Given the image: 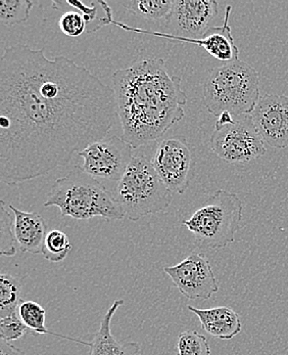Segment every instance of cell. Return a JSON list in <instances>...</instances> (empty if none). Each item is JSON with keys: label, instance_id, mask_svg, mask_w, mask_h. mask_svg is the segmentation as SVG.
<instances>
[{"label": "cell", "instance_id": "1", "mask_svg": "<svg viewBox=\"0 0 288 355\" xmlns=\"http://www.w3.org/2000/svg\"><path fill=\"white\" fill-rule=\"evenodd\" d=\"M119 120L115 90L87 68L17 44L0 61V180L18 186L71 162Z\"/></svg>", "mask_w": 288, "mask_h": 355}, {"label": "cell", "instance_id": "2", "mask_svg": "<svg viewBox=\"0 0 288 355\" xmlns=\"http://www.w3.org/2000/svg\"><path fill=\"white\" fill-rule=\"evenodd\" d=\"M122 139L134 150L164 137L186 116L188 98L181 78L171 76L161 58H138L111 76Z\"/></svg>", "mask_w": 288, "mask_h": 355}, {"label": "cell", "instance_id": "3", "mask_svg": "<svg viewBox=\"0 0 288 355\" xmlns=\"http://www.w3.org/2000/svg\"><path fill=\"white\" fill-rule=\"evenodd\" d=\"M44 206H55L61 210L62 217L70 216L77 220L93 217L122 220L125 217L113 193L78 165L53 182Z\"/></svg>", "mask_w": 288, "mask_h": 355}, {"label": "cell", "instance_id": "4", "mask_svg": "<svg viewBox=\"0 0 288 355\" xmlns=\"http://www.w3.org/2000/svg\"><path fill=\"white\" fill-rule=\"evenodd\" d=\"M260 98L259 73L240 60L213 69L204 83V105L217 118L224 112L249 115Z\"/></svg>", "mask_w": 288, "mask_h": 355}, {"label": "cell", "instance_id": "5", "mask_svg": "<svg viewBox=\"0 0 288 355\" xmlns=\"http://www.w3.org/2000/svg\"><path fill=\"white\" fill-rule=\"evenodd\" d=\"M173 195L152 160L143 156L133 157L113 191L114 199L131 221L165 211L171 205Z\"/></svg>", "mask_w": 288, "mask_h": 355}, {"label": "cell", "instance_id": "6", "mask_svg": "<svg viewBox=\"0 0 288 355\" xmlns=\"http://www.w3.org/2000/svg\"><path fill=\"white\" fill-rule=\"evenodd\" d=\"M242 215L244 205L240 197L219 189L183 221V225L193 234L197 246L218 250L233 244Z\"/></svg>", "mask_w": 288, "mask_h": 355}, {"label": "cell", "instance_id": "7", "mask_svg": "<svg viewBox=\"0 0 288 355\" xmlns=\"http://www.w3.org/2000/svg\"><path fill=\"white\" fill-rule=\"evenodd\" d=\"M210 148L218 158L229 164L249 162L266 154L265 141L251 115L235 117L232 123L225 125L215 124Z\"/></svg>", "mask_w": 288, "mask_h": 355}, {"label": "cell", "instance_id": "8", "mask_svg": "<svg viewBox=\"0 0 288 355\" xmlns=\"http://www.w3.org/2000/svg\"><path fill=\"white\" fill-rule=\"evenodd\" d=\"M130 144L117 135L105 137L79 153L82 169L96 180L119 182L133 159Z\"/></svg>", "mask_w": 288, "mask_h": 355}, {"label": "cell", "instance_id": "9", "mask_svg": "<svg viewBox=\"0 0 288 355\" xmlns=\"http://www.w3.org/2000/svg\"><path fill=\"white\" fill-rule=\"evenodd\" d=\"M192 153L183 135L163 139L156 146L152 162L167 188L183 195L189 188Z\"/></svg>", "mask_w": 288, "mask_h": 355}, {"label": "cell", "instance_id": "10", "mask_svg": "<svg viewBox=\"0 0 288 355\" xmlns=\"http://www.w3.org/2000/svg\"><path fill=\"white\" fill-rule=\"evenodd\" d=\"M164 272L189 300H208L219 291L212 264L203 254L191 253L180 263L165 268Z\"/></svg>", "mask_w": 288, "mask_h": 355}, {"label": "cell", "instance_id": "11", "mask_svg": "<svg viewBox=\"0 0 288 355\" xmlns=\"http://www.w3.org/2000/svg\"><path fill=\"white\" fill-rule=\"evenodd\" d=\"M218 12L219 3L215 0H174L165 21V33L188 40L201 38Z\"/></svg>", "mask_w": 288, "mask_h": 355}, {"label": "cell", "instance_id": "12", "mask_svg": "<svg viewBox=\"0 0 288 355\" xmlns=\"http://www.w3.org/2000/svg\"><path fill=\"white\" fill-rule=\"evenodd\" d=\"M249 115L266 144L272 148H288V96L265 94Z\"/></svg>", "mask_w": 288, "mask_h": 355}, {"label": "cell", "instance_id": "13", "mask_svg": "<svg viewBox=\"0 0 288 355\" xmlns=\"http://www.w3.org/2000/svg\"><path fill=\"white\" fill-rule=\"evenodd\" d=\"M232 6H227L225 10L224 23L220 27H210L204 34L203 37L197 40H188V38L175 37L169 35L165 32H152L147 30L136 29V28L127 27L126 31L138 32V33L150 34V35L158 36V37L165 38L171 40V42L178 43H192L199 45L206 49L213 58L223 62V63H231L237 61L240 55V49L234 42L233 36L231 34V28L229 25L230 14H231Z\"/></svg>", "mask_w": 288, "mask_h": 355}, {"label": "cell", "instance_id": "14", "mask_svg": "<svg viewBox=\"0 0 288 355\" xmlns=\"http://www.w3.org/2000/svg\"><path fill=\"white\" fill-rule=\"evenodd\" d=\"M15 215L16 241L24 253L42 255L47 227L44 219L38 212H25L8 204Z\"/></svg>", "mask_w": 288, "mask_h": 355}, {"label": "cell", "instance_id": "15", "mask_svg": "<svg viewBox=\"0 0 288 355\" xmlns=\"http://www.w3.org/2000/svg\"><path fill=\"white\" fill-rule=\"evenodd\" d=\"M188 311L199 318L203 330L217 339L231 340L242 332L240 314L229 307L201 309L188 305Z\"/></svg>", "mask_w": 288, "mask_h": 355}, {"label": "cell", "instance_id": "16", "mask_svg": "<svg viewBox=\"0 0 288 355\" xmlns=\"http://www.w3.org/2000/svg\"><path fill=\"white\" fill-rule=\"evenodd\" d=\"M124 304V300L114 301L109 311L103 316L100 329L89 343L90 355H138L141 346L136 342L121 343L111 333V322L116 311Z\"/></svg>", "mask_w": 288, "mask_h": 355}, {"label": "cell", "instance_id": "17", "mask_svg": "<svg viewBox=\"0 0 288 355\" xmlns=\"http://www.w3.org/2000/svg\"><path fill=\"white\" fill-rule=\"evenodd\" d=\"M173 4L174 0H128L122 2V6L129 12L148 21H165Z\"/></svg>", "mask_w": 288, "mask_h": 355}, {"label": "cell", "instance_id": "18", "mask_svg": "<svg viewBox=\"0 0 288 355\" xmlns=\"http://www.w3.org/2000/svg\"><path fill=\"white\" fill-rule=\"evenodd\" d=\"M21 293L20 277L8 273L0 275V318L18 313Z\"/></svg>", "mask_w": 288, "mask_h": 355}, {"label": "cell", "instance_id": "19", "mask_svg": "<svg viewBox=\"0 0 288 355\" xmlns=\"http://www.w3.org/2000/svg\"><path fill=\"white\" fill-rule=\"evenodd\" d=\"M19 316L21 322L26 324L28 329L32 332L38 335H49L53 334L55 336H60V337L66 338L72 341L80 342L72 338L66 337V336L57 335L55 333L51 332L47 330L45 326V316H46V311L43 309L39 303L35 301H23L21 300L20 306L18 309ZM81 343V342H80Z\"/></svg>", "mask_w": 288, "mask_h": 355}, {"label": "cell", "instance_id": "20", "mask_svg": "<svg viewBox=\"0 0 288 355\" xmlns=\"http://www.w3.org/2000/svg\"><path fill=\"white\" fill-rule=\"evenodd\" d=\"M8 204L0 202V254L6 257H12L16 254V234H15V219L12 212L8 211Z\"/></svg>", "mask_w": 288, "mask_h": 355}, {"label": "cell", "instance_id": "21", "mask_svg": "<svg viewBox=\"0 0 288 355\" xmlns=\"http://www.w3.org/2000/svg\"><path fill=\"white\" fill-rule=\"evenodd\" d=\"M32 8L31 0H0V21L6 26L26 23Z\"/></svg>", "mask_w": 288, "mask_h": 355}, {"label": "cell", "instance_id": "22", "mask_svg": "<svg viewBox=\"0 0 288 355\" xmlns=\"http://www.w3.org/2000/svg\"><path fill=\"white\" fill-rule=\"evenodd\" d=\"M71 250H72V244L64 232L60 230H51L47 232L42 253L45 259L55 263L62 262V260L66 259Z\"/></svg>", "mask_w": 288, "mask_h": 355}, {"label": "cell", "instance_id": "23", "mask_svg": "<svg viewBox=\"0 0 288 355\" xmlns=\"http://www.w3.org/2000/svg\"><path fill=\"white\" fill-rule=\"evenodd\" d=\"M178 355H210L206 336L197 331H187L178 337Z\"/></svg>", "mask_w": 288, "mask_h": 355}, {"label": "cell", "instance_id": "24", "mask_svg": "<svg viewBox=\"0 0 288 355\" xmlns=\"http://www.w3.org/2000/svg\"><path fill=\"white\" fill-rule=\"evenodd\" d=\"M29 329L21 322L19 313L0 318V338L6 341L20 339Z\"/></svg>", "mask_w": 288, "mask_h": 355}, {"label": "cell", "instance_id": "25", "mask_svg": "<svg viewBox=\"0 0 288 355\" xmlns=\"http://www.w3.org/2000/svg\"><path fill=\"white\" fill-rule=\"evenodd\" d=\"M59 27L66 36L79 37L86 31L87 23L80 12L70 10L62 14L59 20Z\"/></svg>", "mask_w": 288, "mask_h": 355}, {"label": "cell", "instance_id": "26", "mask_svg": "<svg viewBox=\"0 0 288 355\" xmlns=\"http://www.w3.org/2000/svg\"><path fill=\"white\" fill-rule=\"evenodd\" d=\"M66 6H72L75 10H78L81 15L84 17V20L86 23H93L94 21L98 20V10L96 6V2H92L91 6H86L82 1H72V0H68V1H62Z\"/></svg>", "mask_w": 288, "mask_h": 355}, {"label": "cell", "instance_id": "27", "mask_svg": "<svg viewBox=\"0 0 288 355\" xmlns=\"http://www.w3.org/2000/svg\"><path fill=\"white\" fill-rule=\"evenodd\" d=\"M0 355H25V354L19 348L10 344V342L1 339V341H0Z\"/></svg>", "mask_w": 288, "mask_h": 355}]
</instances>
